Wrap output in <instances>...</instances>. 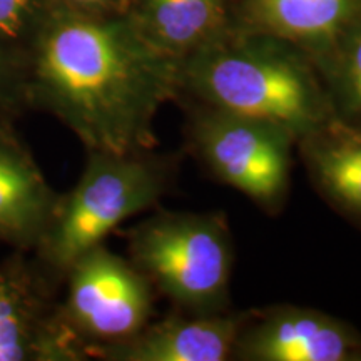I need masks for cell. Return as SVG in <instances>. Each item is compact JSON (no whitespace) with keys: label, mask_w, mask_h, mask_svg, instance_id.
I'll return each mask as SVG.
<instances>
[{"label":"cell","mask_w":361,"mask_h":361,"mask_svg":"<svg viewBox=\"0 0 361 361\" xmlns=\"http://www.w3.org/2000/svg\"><path fill=\"white\" fill-rule=\"evenodd\" d=\"M135 25L179 64L228 30L226 0H141Z\"/></svg>","instance_id":"4fadbf2b"},{"label":"cell","mask_w":361,"mask_h":361,"mask_svg":"<svg viewBox=\"0 0 361 361\" xmlns=\"http://www.w3.org/2000/svg\"><path fill=\"white\" fill-rule=\"evenodd\" d=\"M233 361H361V333L345 319L306 306L250 310Z\"/></svg>","instance_id":"ba28073f"},{"label":"cell","mask_w":361,"mask_h":361,"mask_svg":"<svg viewBox=\"0 0 361 361\" xmlns=\"http://www.w3.org/2000/svg\"><path fill=\"white\" fill-rule=\"evenodd\" d=\"M179 66L134 20L66 13L39 40L27 106L61 121L85 152L151 151L157 114L178 101Z\"/></svg>","instance_id":"6da1fadb"},{"label":"cell","mask_w":361,"mask_h":361,"mask_svg":"<svg viewBox=\"0 0 361 361\" xmlns=\"http://www.w3.org/2000/svg\"><path fill=\"white\" fill-rule=\"evenodd\" d=\"M30 0H0V35L17 39L25 25Z\"/></svg>","instance_id":"2e32d148"},{"label":"cell","mask_w":361,"mask_h":361,"mask_svg":"<svg viewBox=\"0 0 361 361\" xmlns=\"http://www.w3.org/2000/svg\"><path fill=\"white\" fill-rule=\"evenodd\" d=\"M129 259L174 310H231L234 243L221 211H157L128 231Z\"/></svg>","instance_id":"277c9868"},{"label":"cell","mask_w":361,"mask_h":361,"mask_svg":"<svg viewBox=\"0 0 361 361\" xmlns=\"http://www.w3.org/2000/svg\"><path fill=\"white\" fill-rule=\"evenodd\" d=\"M250 310L194 314L174 310L137 335L94 356L107 361H233Z\"/></svg>","instance_id":"9c48e42d"},{"label":"cell","mask_w":361,"mask_h":361,"mask_svg":"<svg viewBox=\"0 0 361 361\" xmlns=\"http://www.w3.org/2000/svg\"><path fill=\"white\" fill-rule=\"evenodd\" d=\"M25 107V79L17 78L0 54V124H12L13 116Z\"/></svg>","instance_id":"9a60e30c"},{"label":"cell","mask_w":361,"mask_h":361,"mask_svg":"<svg viewBox=\"0 0 361 361\" xmlns=\"http://www.w3.org/2000/svg\"><path fill=\"white\" fill-rule=\"evenodd\" d=\"M229 30L184 59L178 101H194L278 126L296 142L335 119L318 67L274 35Z\"/></svg>","instance_id":"7a4b0ae2"},{"label":"cell","mask_w":361,"mask_h":361,"mask_svg":"<svg viewBox=\"0 0 361 361\" xmlns=\"http://www.w3.org/2000/svg\"><path fill=\"white\" fill-rule=\"evenodd\" d=\"M318 71L335 119L361 129V24Z\"/></svg>","instance_id":"5bb4252c"},{"label":"cell","mask_w":361,"mask_h":361,"mask_svg":"<svg viewBox=\"0 0 361 361\" xmlns=\"http://www.w3.org/2000/svg\"><path fill=\"white\" fill-rule=\"evenodd\" d=\"M179 156L156 149L87 152L74 188L61 194L56 214L35 247L37 264L54 283L133 216L151 209L178 179Z\"/></svg>","instance_id":"3957f363"},{"label":"cell","mask_w":361,"mask_h":361,"mask_svg":"<svg viewBox=\"0 0 361 361\" xmlns=\"http://www.w3.org/2000/svg\"><path fill=\"white\" fill-rule=\"evenodd\" d=\"M361 24V0H246L245 27L295 44L316 67Z\"/></svg>","instance_id":"8fae6325"},{"label":"cell","mask_w":361,"mask_h":361,"mask_svg":"<svg viewBox=\"0 0 361 361\" xmlns=\"http://www.w3.org/2000/svg\"><path fill=\"white\" fill-rule=\"evenodd\" d=\"M59 200L12 124H0V243L35 250Z\"/></svg>","instance_id":"30bf717a"},{"label":"cell","mask_w":361,"mask_h":361,"mask_svg":"<svg viewBox=\"0 0 361 361\" xmlns=\"http://www.w3.org/2000/svg\"><path fill=\"white\" fill-rule=\"evenodd\" d=\"M179 102L186 114V147L201 168L268 216L281 213L290 197L296 139L264 121Z\"/></svg>","instance_id":"5b68a950"},{"label":"cell","mask_w":361,"mask_h":361,"mask_svg":"<svg viewBox=\"0 0 361 361\" xmlns=\"http://www.w3.org/2000/svg\"><path fill=\"white\" fill-rule=\"evenodd\" d=\"M54 281L39 264L0 266V361L84 360L51 300Z\"/></svg>","instance_id":"52a82bcc"},{"label":"cell","mask_w":361,"mask_h":361,"mask_svg":"<svg viewBox=\"0 0 361 361\" xmlns=\"http://www.w3.org/2000/svg\"><path fill=\"white\" fill-rule=\"evenodd\" d=\"M69 6L79 8L80 12H90L97 11V8H102L104 6L111 2V0H64Z\"/></svg>","instance_id":"e0dca14e"},{"label":"cell","mask_w":361,"mask_h":361,"mask_svg":"<svg viewBox=\"0 0 361 361\" xmlns=\"http://www.w3.org/2000/svg\"><path fill=\"white\" fill-rule=\"evenodd\" d=\"M64 281L67 295L59 311L85 358L130 340L152 322L156 290L133 261L104 243L84 252Z\"/></svg>","instance_id":"8992f818"},{"label":"cell","mask_w":361,"mask_h":361,"mask_svg":"<svg viewBox=\"0 0 361 361\" xmlns=\"http://www.w3.org/2000/svg\"><path fill=\"white\" fill-rule=\"evenodd\" d=\"M311 186L361 229V129L329 121L296 142Z\"/></svg>","instance_id":"7c38bea8"}]
</instances>
